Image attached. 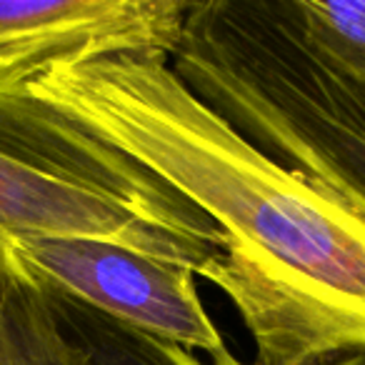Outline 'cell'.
<instances>
[{"label": "cell", "mask_w": 365, "mask_h": 365, "mask_svg": "<svg viewBox=\"0 0 365 365\" xmlns=\"http://www.w3.org/2000/svg\"><path fill=\"white\" fill-rule=\"evenodd\" d=\"M26 91L143 163L223 230L215 288L253 338V365L365 353V220L240 135L170 58H78Z\"/></svg>", "instance_id": "obj_1"}, {"label": "cell", "mask_w": 365, "mask_h": 365, "mask_svg": "<svg viewBox=\"0 0 365 365\" xmlns=\"http://www.w3.org/2000/svg\"><path fill=\"white\" fill-rule=\"evenodd\" d=\"M170 66L265 155L365 220V78L315 51L283 0L188 3Z\"/></svg>", "instance_id": "obj_2"}, {"label": "cell", "mask_w": 365, "mask_h": 365, "mask_svg": "<svg viewBox=\"0 0 365 365\" xmlns=\"http://www.w3.org/2000/svg\"><path fill=\"white\" fill-rule=\"evenodd\" d=\"M83 238L218 285L225 235L143 163L28 93L0 88V240Z\"/></svg>", "instance_id": "obj_3"}, {"label": "cell", "mask_w": 365, "mask_h": 365, "mask_svg": "<svg viewBox=\"0 0 365 365\" xmlns=\"http://www.w3.org/2000/svg\"><path fill=\"white\" fill-rule=\"evenodd\" d=\"M11 248L46 283L120 323L210 358L228 348L182 265L83 238H21Z\"/></svg>", "instance_id": "obj_4"}, {"label": "cell", "mask_w": 365, "mask_h": 365, "mask_svg": "<svg viewBox=\"0 0 365 365\" xmlns=\"http://www.w3.org/2000/svg\"><path fill=\"white\" fill-rule=\"evenodd\" d=\"M188 0H0V88L51 66L118 53L178 51Z\"/></svg>", "instance_id": "obj_5"}, {"label": "cell", "mask_w": 365, "mask_h": 365, "mask_svg": "<svg viewBox=\"0 0 365 365\" xmlns=\"http://www.w3.org/2000/svg\"><path fill=\"white\" fill-rule=\"evenodd\" d=\"M83 300L46 283L0 240V365H78Z\"/></svg>", "instance_id": "obj_6"}, {"label": "cell", "mask_w": 365, "mask_h": 365, "mask_svg": "<svg viewBox=\"0 0 365 365\" xmlns=\"http://www.w3.org/2000/svg\"><path fill=\"white\" fill-rule=\"evenodd\" d=\"M283 8L315 51L365 78V0H283Z\"/></svg>", "instance_id": "obj_7"}, {"label": "cell", "mask_w": 365, "mask_h": 365, "mask_svg": "<svg viewBox=\"0 0 365 365\" xmlns=\"http://www.w3.org/2000/svg\"><path fill=\"white\" fill-rule=\"evenodd\" d=\"M213 365H248V363H243V360H238L233 353H230L228 348H223L220 353H215L213 355Z\"/></svg>", "instance_id": "obj_8"}, {"label": "cell", "mask_w": 365, "mask_h": 365, "mask_svg": "<svg viewBox=\"0 0 365 365\" xmlns=\"http://www.w3.org/2000/svg\"><path fill=\"white\" fill-rule=\"evenodd\" d=\"M325 365H365V353H355V355H340V358L330 360Z\"/></svg>", "instance_id": "obj_9"}]
</instances>
